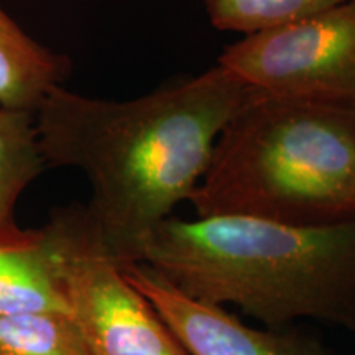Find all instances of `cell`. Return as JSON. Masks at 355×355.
I'll use <instances>...</instances> for the list:
<instances>
[{
  "label": "cell",
  "mask_w": 355,
  "mask_h": 355,
  "mask_svg": "<svg viewBox=\"0 0 355 355\" xmlns=\"http://www.w3.org/2000/svg\"><path fill=\"white\" fill-rule=\"evenodd\" d=\"M0 355H91L71 314H0Z\"/></svg>",
  "instance_id": "30bf717a"
},
{
  "label": "cell",
  "mask_w": 355,
  "mask_h": 355,
  "mask_svg": "<svg viewBox=\"0 0 355 355\" xmlns=\"http://www.w3.org/2000/svg\"><path fill=\"white\" fill-rule=\"evenodd\" d=\"M254 89L217 63L130 101L56 86L37 112L46 166L78 168L91 184L87 211L122 263L178 204L191 201L216 141Z\"/></svg>",
  "instance_id": "6da1fadb"
},
{
  "label": "cell",
  "mask_w": 355,
  "mask_h": 355,
  "mask_svg": "<svg viewBox=\"0 0 355 355\" xmlns=\"http://www.w3.org/2000/svg\"><path fill=\"white\" fill-rule=\"evenodd\" d=\"M48 245L91 355H189L153 304L128 282L87 207L53 212Z\"/></svg>",
  "instance_id": "277c9868"
},
{
  "label": "cell",
  "mask_w": 355,
  "mask_h": 355,
  "mask_svg": "<svg viewBox=\"0 0 355 355\" xmlns=\"http://www.w3.org/2000/svg\"><path fill=\"white\" fill-rule=\"evenodd\" d=\"M217 63L261 94L355 101V0L241 37Z\"/></svg>",
  "instance_id": "5b68a950"
},
{
  "label": "cell",
  "mask_w": 355,
  "mask_h": 355,
  "mask_svg": "<svg viewBox=\"0 0 355 355\" xmlns=\"http://www.w3.org/2000/svg\"><path fill=\"white\" fill-rule=\"evenodd\" d=\"M343 2L347 0H204L212 26L241 37L291 24Z\"/></svg>",
  "instance_id": "8fae6325"
},
{
  "label": "cell",
  "mask_w": 355,
  "mask_h": 355,
  "mask_svg": "<svg viewBox=\"0 0 355 355\" xmlns=\"http://www.w3.org/2000/svg\"><path fill=\"white\" fill-rule=\"evenodd\" d=\"M44 168L35 112L0 105V235L20 229L17 202Z\"/></svg>",
  "instance_id": "9c48e42d"
},
{
  "label": "cell",
  "mask_w": 355,
  "mask_h": 355,
  "mask_svg": "<svg viewBox=\"0 0 355 355\" xmlns=\"http://www.w3.org/2000/svg\"><path fill=\"white\" fill-rule=\"evenodd\" d=\"M63 313L71 306L43 229L0 235V314Z\"/></svg>",
  "instance_id": "52a82bcc"
},
{
  "label": "cell",
  "mask_w": 355,
  "mask_h": 355,
  "mask_svg": "<svg viewBox=\"0 0 355 355\" xmlns=\"http://www.w3.org/2000/svg\"><path fill=\"white\" fill-rule=\"evenodd\" d=\"M123 272L189 355H334L316 337L298 329L247 326L222 306L189 298L139 261L123 263Z\"/></svg>",
  "instance_id": "8992f818"
},
{
  "label": "cell",
  "mask_w": 355,
  "mask_h": 355,
  "mask_svg": "<svg viewBox=\"0 0 355 355\" xmlns=\"http://www.w3.org/2000/svg\"><path fill=\"white\" fill-rule=\"evenodd\" d=\"M71 71L66 55L30 37L0 6V105L37 112L44 97L63 86Z\"/></svg>",
  "instance_id": "ba28073f"
},
{
  "label": "cell",
  "mask_w": 355,
  "mask_h": 355,
  "mask_svg": "<svg viewBox=\"0 0 355 355\" xmlns=\"http://www.w3.org/2000/svg\"><path fill=\"white\" fill-rule=\"evenodd\" d=\"M189 202L198 216L301 227L355 220V101L252 91Z\"/></svg>",
  "instance_id": "3957f363"
},
{
  "label": "cell",
  "mask_w": 355,
  "mask_h": 355,
  "mask_svg": "<svg viewBox=\"0 0 355 355\" xmlns=\"http://www.w3.org/2000/svg\"><path fill=\"white\" fill-rule=\"evenodd\" d=\"M189 298L266 327L311 319L355 331V220L301 227L250 216H171L137 260Z\"/></svg>",
  "instance_id": "7a4b0ae2"
}]
</instances>
